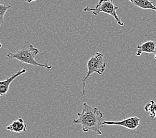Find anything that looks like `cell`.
<instances>
[{
  "instance_id": "ba28073f",
  "label": "cell",
  "mask_w": 156,
  "mask_h": 138,
  "mask_svg": "<svg viewBox=\"0 0 156 138\" xmlns=\"http://www.w3.org/2000/svg\"><path fill=\"white\" fill-rule=\"evenodd\" d=\"M7 129L10 132L19 133L23 132H27V126L23 119L20 118L7 126Z\"/></svg>"
},
{
  "instance_id": "4fadbf2b",
  "label": "cell",
  "mask_w": 156,
  "mask_h": 138,
  "mask_svg": "<svg viewBox=\"0 0 156 138\" xmlns=\"http://www.w3.org/2000/svg\"><path fill=\"white\" fill-rule=\"evenodd\" d=\"M155 58L156 59V53H155Z\"/></svg>"
},
{
  "instance_id": "30bf717a",
  "label": "cell",
  "mask_w": 156,
  "mask_h": 138,
  "mask_svg": "<svg viewBox=\"0 0 156 138\" xmlns=\"http://www.w3.org/2000/svg\"><path fill=\"white\" fill-rule=\"evenodd\" d=\"M145 111L150 115L151 119H156V103L154 100H151L144 108Z\"/></svg>"
},
{
  "instance_id": "6da1fadb",
  "label": "cell",
  "mask_w": 156,
  "mask_h": 138,
  "mask_svg": "<svg viewBox=\"0 0 156 138\" xmlns=\"http://www.w3.org/2000/svg\"><path fill=\"white\" fill-rule=\"evenodd\" d=\"M83 110L77 114V118L73 120V124L81 125L84 133L92 131L98 135H102L103 113L98 108L92 107L87 102L83 103Z\"/></svg>"
},
{
  "instance_id": "5b68a950",
  "label": "cell",
  "mask_w": 156,
  "mask_h": 138,
  "mask_svg": "<svg viewBox=\"0 0 156 138\" xmlns=\"http://www.w3.org/2000/svg\"><path fill=\"white\" fill-rule=\"evenodd\" d=\"M140 119L137 116L130 117L124 119V120L118 122L112 121H104L103 126H118L124 127L125 128L129 129H136L140 126Z\"/></svg>"
},
{
  "instance_id": "7c38bea8",
  "label": "cell",
  "mask_w": 156,
  "mask_h": 138,
  "mask_svg": "<svg viewBox=\"0 0 156 138\" xmlns=\"http://www.w3.org/2000/svg\"><path fill=\"white\" fill-rule=\"evenodd\" d=\"M25 2H27L28 3H31L32 2H35V1H37V0H24Z\"/></svg>"
},
{
  "instance_id": "8992f818",
  "label": "cell",
  "mask_w": 156,
  "mask_h": 138,
  "mask_svg": "<svg viewBox=\"0 0 156 138\" xmlns=\"http://www.w3.org/2000/svg\"><path fill=\"white\" fill-rule=\"evenodd\" d=\"M25 73H27V70L25 69V68L23 69H20V70H18L16 74H13L12 76H11L8 78H7L5 80L0 81V96H3L5 95L8 92L9 87L12 82L14 80H16L18 76L22 75V74H25Z\"/></svg>"
},
{
  "instance_id": "3957f363",
  "label": "cell",
  "mask_w": 156,
  "mask_h": 138,
  "mask_svg": "<svg viewBox=\"0 0 156 138\" xmlns=\"http://www.w3.org/2000/svg\"><path fill=\"white\" fill-rule=\"evenodd\" d=\"M106 62L104 59V55L102 53H95L89 59L87 62V73L83 80V90L80 94L86 96V81L93 73H97L101 75L105 71Z\"/></svg>"
},
{
  "instance_id": "277c9868",
  "label": "cell",
  "mask_w": 156,
  "mask_h": 138,
  "mask_svg": "<svg viewBox=\"0 0 156 138\" xmlns=\"http://www.w3.org/2000/svg\"><path fill=\"white\" fill-rule=\"evenodd\" d=\"M118 9L119 7L114 4L113 0H100L94 8H90V7H85L84 11V12H92L94 16H98L100 13H105L110 15L115 19L116 23L119 25L121 27H124V23L122 22L116 13V11Z\"/></svg>"
},
{
  "instance_id": "52a82bcc",
  "label": "cell",
  "mask_w": 156,
  "mask_h": 138,
  "mask_svg": "<svg viewBox=\"0 0 156 138\" xmlns=\"http://www.w3.org/2000/svg\"><path fill=\"white\" fill-rule=\"evenodd\" d=\"M136 56L140 57L142 53H156V43L153 41H148L137 47Z\"/></svg>"
},
{
  "instance_id": "8fae6325",
  "label": "cell",
  "mask_w": 156,
  "mask_h": 138,
  "mask_svg": "<svg viewBox=\"0 0 156 138\" xmlns=\"http://www.w3.org/2000/svg\"><path fill=\"white\" fill-rule=\"evenodd\" d=\"M11 5H5L3 4H0V26H2L3 23V18H4L5 15L7 12V11L9 9L12 8Z\"/></svg>"
},
{
  "instance_id": "9c48e42d",
  "label": "cell",
  "mask_w": 156,
  "mask_h": 138,
  "mask_svg": "<svg viewBox=\"0 0 156 138\" xmlns=\"http://www.w3.org/2000/svg\"><path fill=\"white\" fill-rule=\"evenodd\" d=\"M132 4L143 9H150L155 11L156 7L150 0H129Z\"/></svg>"
},
{
  "instance_id": "7a4b0ae2",
  "label": "cell",
  "mask_w": 156,
  "mask_h": 138,
  "mask_svg": "<svg viewBox=\"0 0 156 138\" xmlns=\"http://www.w3.org/2000/svg\"><path fill=\"white\" fill-rule=\"evenodd\" d=\"M39 53V51L37 48H35L29 41H26L20 51L15 53L8 52L7 57L10 59H16L23 64L42 67V68L49 70L51 69L52 66L48 65V64H41L36 61L35 57Z\"/></svg>"
}]
</instances>
